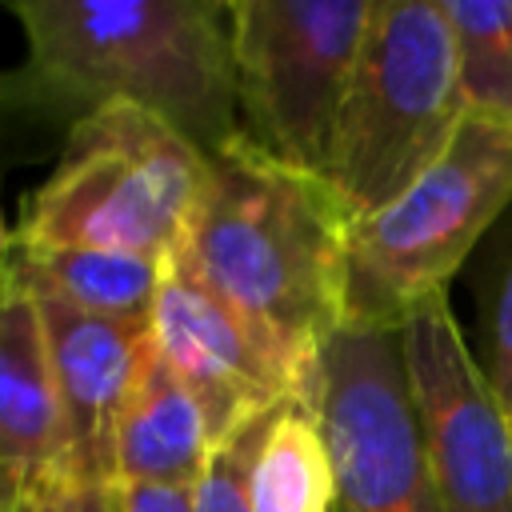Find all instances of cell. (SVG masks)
<instances>
[{"label":"cell","mask_w":512,"mask_h":512,"mask_svg":"<svg viewBox=\"0 0 512 512\" xmlns=\"http://www.w3.org/2000/svg\"><path fill=\"white\" fill-rule=\"evenodd\" d=\"M24 60L0 68V164L60 152L108 104L160 116L204 156L240 132L224 0H16Z\"/></svg>","instance_id":"cell-1"},{"label":"cell","mask_w":512,"mask_h":512,"mask_svg":"<svg viewBox=\"0 0 512 512\" xmlns=\"http://www.w3.org/2000/svg\"><path fill=\"white\" fill-rule=\"evenodd\" d=\"M352 224L324 176L236 132L208 156V192L176 248L280 360L308 408L320 352L344 328Z\"/></svg>","instance_id":"cell-2"},{"label":"cell","mask_w":512,"mask_h":512,"mask_svg":"<svg viewBox=\"0 0 512 512\" xmlns=\"http://www.w3.org/2000/svg\"><path fill=\"white\" fill-rule=\"evenodd\" d=\"M208 192V156L160 116L108 104L80 120L8 244L168 260Z\"/></svg>","instance_id":"cell-3"},{"label":"cell","mask_w":512,"mask_h":512,"mask_svg":"<svg viewBox=\"0 0 512 512\" xmlns=\"http://www.w3.org/2000/svg\"><path fill=\"white\" fill-rule=\"evenodd\" d=\"M464 116L440 0H372L324 180L352 220L376 216L444 156Z\"/></svg>","instance_id":"cell-4"},{"label":"cell","mask_w":512,"mask_h":512,"mask_svg":"<svg viewBox=\"0 0 512 512\" xmlns=\"http://www.w3.org/2000/svg\"><path fill=\"white\" fill-rule=\"evenodd\" d=\"M512 204V128L464 116L444 156L388 208L352 224L344 328L400 332L448 288L484 228Z\"/></svg>","instance_id":"cell-5"},{"label":"cell","mask_w":512,"mask_h":512,"mask_svg":"<svg viewBox=\"0 0 512 512\" xmlns=\"http://www.w3.org/2000/svg\"><path fill=\"white\" fill-rule=\"evenodd\" d=\"M372 0H232V64L244 136L268 156L328 172L340 104Z\"/></svg>","instance_id":"cell-6"},{"label":"cell","mask_w":512,"mask_h":512,"mask_svg":"<svg viewBox=\"0 0 512 512\" xmlns=\"http://www.w3.org/2000/svg\"><path fill=\"white\" fill-rule=\"evenodd\" d=\"M312 412L340 512H444L408 400L400 332L340 328L320 352Z\"/></svg>","instance_id":"cell-7"},{"label":"cell","mask_w":512,"mask_h":512,"mask_svg":"<svg viewBox=\"0 0 512 512\" xmlns=\"http://www.w3.org/2000/svg\"><path fill=\"white\" fill-rule=\"evenodd\" d=\"M400 356L440 508L512 512V420L464 344L448 288L408 312Z\"/></svg>","instance_id":"cell-8"},{"label":"cell","mask_w":512,"mask_h":512,"mask_svg":"<svg viewBox=\"0 0 512 512\" xmlns=\"http://www.w3.org/2000/svg\"><path fill=\"white\" fill-rule=\"evenodd\" d=\"M152 344L200 404L216 448L284 400H300L260 336L176 252L164 260L152 304Z\"/></svg>","instance_id":"cell-9"},{"label":"cell","mask_w":512,"mask_h":512,"mask_svg":"<svg viewBox=\"0 0 512 512\" xmlns=\"http://www.w3.org/2000/svg\"><path fill=\"white\" fill-rule=\"evenodd\" d=\"M36 312L64 424V460L56 472L112 484V436L152 352V320L92 316L60 300H36Z\"/></svg>","instance_id":"cell-10"},{"label":"cell","mask_w":512,"mask_h":512,"mask_svg":"<svg viewBox=\"0 0 512 512\" xmlns=\"http://www.w3.org/2000/svg\"><path fill=\"white\" fill-rule=\"evenodd\" d=\"M212 432L200 404L168 368V360L148 352L128 404L112 436V484H156L192 488L212 456Z\"/></svg>","instance_id":"cell-11"},{"label":"cell","mask_w":512,"mask_h":512,"mask_svg":"<svg viewBox=\"0 0 512 512\" xmlns=\"http://www.w3.org/2000/svg\"><path fill=\"white\" fill-rule=\"evenodd\" d=\"M64 460V424L36 300L0 288V468L40 480Z\"/></svg>","instance_id":"cell-12"},{"label":"cell","mask_w":512,"mask_h":512,"mask_svg":"<svg viewBox=\"0 0 512 512\" xmlns=\"http://www.w3.org/2000/svg\"><path fill=\"white\" fill-rule=\"evenodd\" d=\"M164 260L104 248H20L0 260V288L60 300L68 308L116 320H152Z\"/></svg>","instance_id":"cell-13"},{"label":"cell","mask_w":512,"mask_h":512,"mask_svg":"<svg viewBox=\"0 0 512 512\" xmlns=\"http://www.w3.org/2000/svg\"><path fill=\"white\" fill-rule=\"evenodd\" d=\"M248 504L252 512H332L336 472L308 404L284 400L252 452L248 464Z\"/></svg>","instance_id":"cell-14"},{"label":"cell","mask_w":512,"mask_h":512,"mask_svg":"<svg viewBox=\"0 0 512 512\" xmlns=\"http://www.w3.org/2000/svg\"><path fill=\"white\" fill-rule=\"evenodd\" d=\"M468 116L512 128V0H440Z\"/></svg>","instance_id":"cell-15"},{"label":"cell","mask_w":512,"mask_h":512,"mask_svg":"<svg viewBox=\"0 0 512 512\" xmlns=\"http://www.w3.org/2000/svg\"><path fill=\"white\" fill-rule=\"evenodd\" d=\"M276 412V408H272ZM268 412V416H272ZM268 416L252 420L248 428H240L232 440H224L220 448H212L204 472L196 476V484L188 488V504L192 512H252L248 504V464L252 452L260 444V432L268 424Z\"/></svg>","instance_id":"cell-16"},{"label":"cell","mask_w":512,"mask_h":512,"mask_svg":"<svg viewBox=\"0 0 512 512\" xmlns=\"http://www.w3.org/2000/svg\"><path fill=\"white\" fill-rule=\"evenodd\" d=\"M28 512H112V484L48 472L28 484Z\"/></svg>","instance_id":"cell-17"},{"label":"cell","mask_w":512,"mask_h":512,"mask_svg":"<svg viewBox=\"0 0 512 512\" xmlns=\"http://www.w3.org/2000/svg\"><path fill=\"white\" fill-rule=\"evenodd\" d=\"M500 408L512 420V260L504 268L496 308H492V348H488V368H484Z\"/></svg>","instance_id":"cell-18"},{"label":"cell","mask_w":512,"mask_h":512,"mask_svg":"<svg viewBox=\"0 0 512 512\" xmlns=\"http://www.w3.org/2000/svg\"><path fill=\"white\" fill-rule=\"evenodd\" d=\"M112 512H192L188 488L112 484Z\"/></svg>","instance_id":"cell-19"},{"label":"cell","mask_w":512,"mask_h":512,"mask_svg":"<svg viewBox=\"0 0 512 512\" xmlns=\"http://www.w3.org/2000/svg\"><path fill=\"white\" fill-rule=\"evenodd\" d=\"M28 504V476L16 468H0V512H24Z\"/></svg>","instance_id":"cell-20"},{"label":"cell","mask_w":512,"mask_h":512,"mask_svg":"<svg viewBox=\"0 0 512 512\" xmlns=\"http://www.w3.org/2000/svg\"><path fill=\"white\" fill-rule=\"evenodd\" d=\"M8 236H12V232L4 228V212H0V260H4V248H8Z\"/></svg>","instance_id":"cell-21"},{"label":"cell","mask_w":512,"mask_h":512,"mask_svg":"<svg viewBox=\"0 0 512 512\" xmlns=\"http://www.w3.org/2000/svg\"><path fill=\"white\" fill-rule=\"evenodd\" d=\"M24 512H28V504H24Z\"/></svg>","instance_id":"cell-22"}]
</instances>
